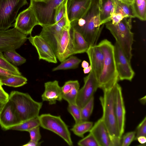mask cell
Instances as JSON below:
<instances>
[{
  "mask_svg": "<svg viewBox=\"0 0 146 146\" xmlns=\"http://www.w3.org/2000/svg\"><path fill=\"white\" fill-rule=\"evenodd\" d=\"M135 131H131L126 133L121 138V146H129L133 141Z\"/></svg>",
  "mask_w": 146,
  "mask_h": 146,
  "instance_id": "obj_37",
  "label": "cell"
},
{
  "mask_svg": "<svg viewBox=\"0 0 146 146\" xmlns=\"http://www.w3.org/2000/svg\"><path fill=\"white\" fill-rule=\"evenodd\" d=\"M132 5L135 17L142 21H145L146 0H134Z\"/></svg>",
  "mask_w": 146,
  "mask_h": 146,
  "instance_id": "obj_28",
  "label": "cell"
},
{
  "mask_svg": "<svg viewBox=\"0 0 146 146\" xmlns=\"http://www.w3.org/2000/svg\"><path fill=\"white\" fill-rule=\"evenodd\" d=\"M44 91L41 95L43 101H47L50 105L55 104L56 101H61L62 99L61 87L56 80L45 83Z\"/></svg>",
  "mask_w": 146,
  "mask_h": 146,
  "instance_id": "obj_20",
  "label": "cell"
},
{
  "mask_svg": "<svg viewBox=\"0 0 146 146\" xmlns=\"http://www.w3.org/2000/svg\"><path fill=\"white\" fill-rule=\"evenodd\" d=\"M125 17L120 13H113L111 17V23L113 24H118Z\"/></svg>",
  "mask_w": 146,
  "mask_h": 146,
  "instance_id": "obj_41",
  "label": "cell"
},
{
  "mask_svg": "<svg viewBox=\"0 0 146 146\" xmlns=\"http://www.w3.org/2000/svg\"><path fill=\"white\" fill-rule=\"evenodd\" d=\"M3 85L15 88L22 86L27 83V78L21 75H15L0 79Z\"/></svg>",
  "mask_w": 146,
  "mask_h": 146,
  "instance_id": "obj_24",
  "label": "cell"
},
{
  "mask_svg": "<svg viewBox=\"0 0 146 146\" xmlns=\"http://www.w3.org/2000/svg\"><path fill=\"white\" fill-rule=\"evenodd\" d=\"M9 94L3 88H0V103H5L9 100Z\"/></svg>",
  "mask_w": 146,
  "mask_h": 146,
  "instance_id": "obj_42",
  "label": "cell"
},
{
  "mask_svg": "<svg viewBox=\"0 0 146 146\" xmlns=\"http://www.w3.org/2000/svg\"><path fill=\"white\" fill-rule=\"evenodd\" d=\"M39 25L34 11L30 5L26 9L21 12L16 17L14 27L27 35H31L34 27Z\"/></svg>",
  "mask_w": 146,
  "mask_h": 146,
  "instance_id": "obj_12",
  "label": "cell"
},
{
  "mask_svg": "<svg viewBox=\"0 0 146 146\" xmlns=\"http://www.w3.org/2000/svg\"><path fill=\"white\" fill-rule=\"evenodd\" d=\"M38 126H40V123L38 117L27 120L19 125L13 126L10 129L28 131L33 128Z\"/></svg>",
  "mask_w": 146,
  "mask_h": 146,
  "instance_id": "obj_30",
  "label": "cell"
},
{
  "mask_svg": "<svg viewBox=\"0 0 146 146\" xmlns=\"http://www.w3.org/2000/svg\"><path fill=\"white\" fill-rule=\"evenodd\" d=\"M79 82L77 80H69L66 82L64 85L61 87L62 95L68 93Z\"/></svg>",
  "mask_w": 146,
  "mask_h": 146,
  "instance_id": "obj_40",
  "label": "cell"
},
{
  "mask_svg": "<svg viewBox=\"0 0 146 146\" xmlns=\"http://www.w3.org/2000/svg\"><path fill=\"white\" fill-rule=\"evenodd\" d=\"M84 85L79 90L76 100V104L81 108L94 96L99 88L98 79L92 69L89 74L84 77Z\"/></svg>",
  "mask_w": 146,
  "mask_h": 146,
  "instance_id": "obj_10",
  "label": "cell"
},
{
  "mask_svg": "<svg viewBox=\"0 0 146 146\" xmlns=\"http://www.w3.org/2000/svg\"><path fill=\"white\" fill-rule=\"evenodd\" d=\"M70 23L67 15L63 17L58 22L54 24L42 27L39 35L42 37L50 45L55 53L58 41L62 30L65 26Z\"/></svg>",
  "mask_w": 146,
  "mask_h": 146,
  "instance_id": "obj_11",
  "label": "cell"
},
{
  "mask_svg": "<svg viewBox=\"0 0 146 146\" xmlns=\"http://www.w3.org/2000/svg\"><path fill=\"white\" fill-rule=\"evenodd\" d=\"M15 50L13 49L5 51L3 52V55L9 62L16 66H20L25 63L26 60L18 53Z\"/></svg>",
  "mask_w": 146,
  "mask_h": 146,
  "instance_id": "obj_29",
  "label": "cell"
},
{
  "mask_svg": "<svg viewBox=\"0 0 146 146\" xmlns=\"http://www.w3.org/2000/svg\"><path fill=\"white\" fill-rule=\"evenodd\" d=\"M68 57L61 62V63L57 67L54 68L52 71L74 69L78 68L82 61L81 60L72 55Z\"/></svg>",
  "mask_w": 146,
  "mask_h": 146,
  "instance_id": "obj_26",
  "label": "cell"
},
{
  "mask_svg": "<svg viewBox=\"0 0 146 146\" xmlns=\"http://www.w3.org/2000/svg\"><path fill=\"white\" fill-rule=\"evenodd\" d=\"M28 4L27 0H0V30L9 29L20 9Z\"/></svg>",
  "mask_w": 146,
  "mask_h": 146,
  "instance_id": "obj_8",
  "label": "cell"
},
{
  "mask_svg": "<svg viewBox=\"0 0 146 146\" xmlns=\"http://www.w3.org/2000/svg\"><path fill=\"white\" fill-rule=\"evenodd\" d=\"M114 5L113 0H99V16L101 25L111 21Z\"/></svg>",
  "mask_w": 146,
  "mask_h": 146,
  "instance_id": "obj_22",
  "label": "cell"
},
{
  "mask_svg": "<svg viewBox=\"0 0 146 146\" xmlns=\"http://www.w3.org/2000/svg\"><path fill=\"white\" fill-rule=\"evenodd\" d=\"M3 85L1 83V81H0V88H3V87H2V86Z\"/></svg>",
  "mask_w": 146,
  "mask_h": 146,
  "instance_id": "obj_51",
  "label": "cell"
},
{
  "mask_svg": "<svg viewBox=\"0 0 146 146\" xmlns=\"http://www.w3.org/2000/svg\"><path fill=\"white\" fill-rule=\"evenodd\" d=\"M136 140L138 141L141 145H146V137L145 136H139L137 138Z\"/></svg>",
  "mask_w": 146,
  "mask_h": 146,
  "instance_id": "obj_45",
  "label": "cell"
},
{
  "mask_svg": "<svg viewBox=\"0 0 146 146\" xmlns=\"http://www.w3.org/2000/svg\"><path fill=\"white\" fill-rule=\"evenodd\" d=\"M135 131V135L134 139L136 140L137 138L140 136L146 137V117L137 126Z\"/></svg>",
  "mask_w": 146,
  "mask_h": 146,
  "instance_id": "obj_38",
  "label": "cell"
},
{
  "mask_svg": "<svg viewBox=\"0 0 146 146\" xmlns=\"http://www.w3.org/2000/svg\"><path fill=\"white\" fill-rule=\"evenodd\" d=\"M68 112L73 117L75 123L82 121L81 108L76 104H68L67 107Z\"/></svg>",
  "mask_w": 146,
  "mask_h": 146,
  "instance_id": "obj_35",
  "label": "cell"
},
{
  "mask_svg": "<svg viewBox=\"0 0 146 146\" xmlns=\"http://www.w3.org/2000/svg\"><path fill=\"white\" fill-rule=\"evenodd\" d=\"M115 62L119 80H126L131 81L135 72L130 62L116 42L114 45Z\"/></svg>",
  "mask_w": 146,
  "mask_h": 146,
  "instance_id": "obj_13",
  "label": "cell"
},
{
  "mask_svg": "<svg viewBox=\"0 0 146 146\" xmlns=\"http://www.w3.org/2000/svg\"><path fill=\"white\" fill-rule=\"evenodd\" d=\"M9 99L13 104L21 123L38 116L42 103L34 100L27 93L12 91Z\"/></svg>",
  "mask_w": 146,
  "mask_h": 146,
  "instance_id": "obj_4",
  "label": "cell"
},
{
  "mask_svg": "<svg viewBox=\"0 0 146 146\" xmlns=\"http://www.w3.org/2000/svg\"><path fill=\"white\" fill-rule=\"evenodd\" d=\"M38 117L41 127L56 134L69 145H73L68 127L60 116L47 113L39 115Z\"/></svg>",
  "mask_w": 146,
  "mask_h": 146,
  "instance_id": "obj_7",
  "label": "cell"
},
{
  "mask_svg": "<svg viewBox=\"0 0 146 146\" xmlns=\"http://www.w3.org/2000/svg\"><path fill=\"white\" fill-rule=\"evenodd\" d=\"M113 1L114 5L113 13H121L125 17H135L132 5H127L118 0Z\"/></svg>",
  "mask_w": 146,
  "mask_h": 146,
  "instance_id": "obj_25",
  "label": "cell"
},
{
  "mask_svg": "<svg viewBox=\"0 0 146 146\" xmlns=\"http://www.w3.org/2000/svg\"><path fill=\"white\" fill-rule=\"evenodd\" d=\"M55 54L61 62L73 54L70 23L67 24L62 30L57 42Z\"/></svg>",
  "mask_w": 146,
  "mask_h": 146,
  "instance_id": "obj_14",
  "label": "cell"
},
{
  "mask_svg": "<svg viewBox=\"0 0 146 146\" xmlns=\"http://www.w3.org/2000/svg\"><path fill=\"white\" fill-rule=\"evenodd\" d=\"M28 132L30 134L31 140L37 142L39 141L41 137L40 131V126L35 127Z\"/></svg>",
  "mask_w": 146,
  "mask_h": 146,
  "instance_id": "obj_39",
  "label": "cell"
},
{
  "mask_svg": "<svg viewBox=\"0 0 146 146\" xmlns=\"http://www.w3.org/2000/svg\"><path fill=\"white\" fill-rule=\"evenodd\" d=\"M91 69L92 67L90 65L88 67L83 69V71L84 73L85 74H88L90 72Z\"/></svg>",
  "mask_w": 146,
  "mask_h": 146,
  "instance_id": "obj_48",
  "label": "cell"
},
{
  "mask_svg": "<svg viewBox=\"0 0 146 146\" xmlns=\"http://www.w3.org/2000/svg\"><path fill=\"white\" fill-rule=\"evenodd\" d=\"M104 57L102 72L98 79L99 88L103 90L113 86L119 81L114 53V45L108 40H102L97 45Z\"/></svg>",
  "mask_w": 146,
  "mask_h": 146,
  "instance_id": "obj_3",
  "label": "cell"
},
{
  "mask_svg": "<svg viewBox=\"0 0 146 146\" xmlns=\"http://www.w3.org/2000/svg\"><path fill=\"white\" fill-rule=\"evenodd\" d=\"M71 31L73 54L86 52L89 46L84 37L75 29Z\"/></svg>",
  "mask_w": 146,
  "mask_h": 146,
  "instance_id": "obj_23",
  "label": "cell"
},
{
  "mask_svg": "<svg viewBox=\"0 0 146 146\" xmlns=\"http://www.w3.org/2000/svg\"><path fill=\"white\" fill-rule=\"evenodd\" d=\"M80 86L79 82L74 86L68 93L62 95V99L66 101L68 104H76V100Z\"/></svg>",
  "mask_w": 146,
  "mask_h": 146,
  "instance_id": "obj_34",
  "label": "cell"
},
{
  "mask_svg": "<svg viewBox=\"0 0 146 146\" xmlns=\"http://www.w3.org/2000/svg\"><path fill=\"white\" fill-rule=\"evenodd\" d=\"M94 97L91 99L81 108L82 121H87L93 111L94 106Z\"/></svg>",
  "mask_w": 146,
  "mask_h": 146,
  "instance_id": "obj_32",
  "label": "cell"
},
{
  "mask_svg": "<svg viewBox=\"0 0 146 146\" xmlns=\"http://www.w3.org/2000/svg\"><path fill=\"white\" fill-rule=\"evenodd\" d=\"M139 101L143 104H145L146 103V96L140 98Z\"/></svg>",
  "mask_w": 146,
  "mask_h": 146,
  "instance_id": "obj_49",
  "label": "cell"
},
{
  "mask_svg": "<svg viewBox=\"0 0 146 146\" xmlns=\"http://www.w3.org/2000/svg\"><path fill=\"white\" fill-rule=\"evenodd\" d=\"M93 125L92 122L87 121H82L75 123L70 130L76 136L83 138L84 134L89 132Z\"/></svg>",
  "mask_w": 146,
  "mask_h": 146,
  "instance_id": "obj_27",
  "label": "cell"
},
{
  "mask_svg": "<svg viewBox=\"0 0 146 146\" xmlns=\"http://www.w3.org/2000/svg\"><path fill=\"white\" fill-rule=\"evenodd\" d=\"M27 39L36 48L39 60H42L49 63L57 62L56 56L53 49L42 37L39 35L34 36L31 35Z\"/></svg>",
  "mask_w": 146,
  "mask_h": 146,
  "instance_id": "obj_15",
  "label": "cell"
},
{
  "mask_svg": "<svg viewBox=\"0 0 146 146\" xmlns=\"http://www.w3.org/2000/svg\"><path fill=\"white\" fill-rule=\"evenodd\" d=\"M5 103H0V112L3 106Z\"/></svg>",
  "mask_w": 146,
  "mask_h": 146,
  "instance_id": "obj_50",
  "label": "cell"
},
{
  "mask_svg": "<svg viewBox=\"0 0 146 146\" xmlns=\"http://www.w3.org/2000/svg\"><path fill=\"white\" fill-rule=\"evenodd\" d=\"M114 102L118 128L122 137L124 131L125 110L122 89L117 82L115 84L114 87Z\"/></svg>",
  "mask_w": 146,
  "mask_h": 146,
  "instance_id": "obj_16",
  "label": "cell"
},
{
  "mask_svg": "<svg viewBox=\"0 0 146 146\" xmlns=\"http://www.w3.org/2000/svg\"><path fill=\"white\" fill-rule=\"evenodd\" d=\"M68 1L63 0L56 7L54 15L55 23L58 22L67 14Z\"/></svg>",
  "mask_w": 146,
  "mask_h": 146,
  "instance_id": "obj_31",
  "label": "cell"
},
{
  "mask_svg": "<svg viewBox=\"0 0 146 146\" xmlns=\"http://www.w3.org/2000/svg\"><path fill=\"white\" fill-rule=\"evenodd\" d=\"M21 123L13 104L9 99L0 112L1 127L3 130H7Z\"/></svg>",
  "mask_w": 146,
  "mask_h": 146,
  "instance_id": "obj_17",
  "label": "cell"
},
{
  "mask_svg": "<svg viewBox=\"0 0 146 146\" xmlns=\"http://www.w3.org/2000/svg\"><path fill=\"white\" fill-rule=\"evenodd\" d=\"M114 86L102 90L103 96L100 98L103 110L101 118L109 134L112 146H121L122 137L118 129L114 110Z\"/></svg>",
  "mask_w": 146,
  "mask_h": 146,
  "instance_id": "obj_2",
  "label": "cell"
},
{
  "mask_svg": "<svg viewBox=\"0 0 146 146\" xmlns=\"http://www.w3.org/2000/svg\"><path fill=\"white\" fill-rule=\"evenodd\" d=\"M42 141L36 142L32 141L30 140L27 143L22 145L23 146H39L40 145Z\"/></svg>",
  "mask_w": 146,
  "mask_h": 146,
  "instance_id": "obj_44",
  "label": "cell"
},
{
  "mask_svg": "<svg viewBox=\"0 0 146 146\" xmlns=\"http://www.w3.org/2000/svg\"><path fill=\"white\" fill-rule=\"evenodd\" d=\"M91 0H68L67 15L70 23L81 18L89 8Z\"/></svg>",
  "mask_w": 146,
  "mask_h": 146,
  "instance_id": "obj_18",
  "label": "cell"
},
{
  "mask_svg": "<svg viewBox=\"0 0 146 146\" xmlns=\"http://www.w3.org/2000/svg\"><path fill=\"white\" fill-rule=\"evenodd\" d=\"M70 23L71 28L80 33L89 46L96 45L104 25L100 24L99 0H91L90 7L84 15Z\"/></svg>",
  "mask_w": 146,
  "mask_h": 146,
  "instance_id": "obj_1",
  "label": "cell"
},
{
  "mask_svg": "<svg viewBox=\"0 0 146 146\" xmlns=\"http://www.w3.org/2000/svg\"><path fill=\"white\" fill-rule=\"evenodd\" d=\"M63 0H30L31 6L41 27L55 23L54 15L56 7Z\"/></svg>",
  "mask_w": 146,
  "mask_h": 146,
  "instance_id": "obj_6",
  "label": "cell"
},
{
  "mask_svg": "<svg viewBox=\"0 0 146 146\" xmlns=\"http://www.w3.org/2000/svg\"><path fill=\"white\" fill-rule=\"evenodd\" d=\"M132 18L125 17L117 24L111 21L106 24V28L116 40V42L128 60L131 62L132 54L133 34L131 31Z\"/></svg>",
  "mask_w": 146,
  "mask_h": 146,
  "instance_id": "obj_5",
  "label": "cell"
},
{
  "mask_svg": "<svg viewBox=\"0 0 146 146\" xmlns=\"http://www.w3.org/2000/svg\"><path fill=\"white\" fill-rule=\"evenodd\" d=\"M0 68L18 75H21L18 68L6 59L2 52H0Z\"/></svg>",
  "mask_w": 146,
  "mask_h": 146,
  "instance_id": "obj_33",
  "label": "cell"
},
{
  "mask_svg": "<svg viewBox=\"0 0 146 146\" xmlns=\"http://www.w3.org/2000/svg\"><path fill=\"white\" fill-rule=\"evenodd\" d=\"M27 36L14 27L0 30V52L19 48L27 41Z\"/></svg>",
  "mask_w": 146,
  "mask_h": 146,
  "instance_id": "obj_9",
  "label": "cell"
},
{
  "mask_svg": "<svg viewBox=\"0 0 146 146\" xmlns=\"http://www.w3.org/2000/svg\"><path fill=\"white\" fill-rule=\"evenodd\" d=\"M89 132L94 137L100 146H112L109 134L101 118L94 123Z\"/></svg>",
  "mask_w": 146,
  "mask_h": 146,
  "instance_id": "obj_21",
  "label": "cell"
},
{
  "mask_svg": "<svg viewBox=\"0 0 146 146\" xmlns=\"http://www.w3.org/2000/svg\"><path fill=\"white\" fill-rule=\"evenodd\" d=\"M81 65L83 69L88 67L89 66L88 63L85 60H83L82 62Z\"/></svg>",
  "mask_w": 146,
  "mask_h": 146,
  "instance_id": "obj_47",
  "label": "cell"
},
{
  "mask_svg": "<svg viewBox=\"0 0 146 146\" xmlns=\"http://www.w3.org/2000/svg\"><path fill=\"white\" fill-rule=\"evenodd\" d=\"M80 140L78 143L80 146H100L97 140L91 133Z\"/></svg>",
  "mask_w": 146,
  "mask_h": 146,
  "instance_id": "obj_36",
  "label": "cell"
},
{
  "mask_svg": "<svg viewBox=\"0 0 146 146\" xmlns=\"http://www.w3.org/2000/svg\"><path fill=\"white\" fill-rule=\"evenodd\" d=\"M15 75H18L15 73L0 68V79L4 77Z\"/></svg>",
  "mask_w": 146,
  "mask_h": 146,
  "instance_id": "obj_43",
  "label": "cell"
},
{
  "mask_svg": "<svg viewBox=\"0 0 146 146\" xmlns=\"http://www.w3.org/2000/svg\"><path fill=\"white\" fill-rule=\"evenodd\" d=\"M120 1L129 5H131L134 2V0H118Z\"/></svg>",
  "mask_w": 146,
  "mask_h": 146,
  "instance_id": "obj_46",
  "label": "cell"
},
{
  "mask_svg": "<svg viewBox=\"0 0 146 146\" xmlns=\"http://www.w3.org/2000/svg\"><path fill=\"white\" fill-rule=\"evenodd\" d=\"M37 0V1H38V0Z\"/></svg>",
  "mask_w": 146,
  "mask_h": 146,
  "instance_id": "obj_52",
  "label": "cell"
},
{
  "mask_svg": "<svg viewBox=\"0 0 146 146\" xmlns=\"http://www.w3.org/2000/svg\"><path fill=\"white\" fill-rule=\"evenodd\" d=\"M86 52L88 55L92 69L98 80L103 66L104 60L103 53L96 45L90 46Z\"/></svg>",
  "mask_w": 146,
  "mask_h": 146,
  "instance_id": "obj_19",
  "label": "cell"
}]
</instances>
